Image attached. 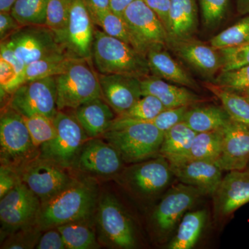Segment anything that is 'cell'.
I'll return each instance as SVG.
<instances>
[{
	"mask_svg": "<svg viewBox=\"0 0 249 249\" xmlns=\"http://www.w3.org/2000/svg\"><path fill=\"white\" fill-rule=\"evenodd\" d=\"M98 186L92 178L77 179L56 196L41 203L36 224L42 231L87 221L97 208Z\"/></svg>",
	"mask_w": 249,
	"mask_h": 249,
	"instance_id": "obj_1",
	"label": "cell"
},
{
	"mask_svg": "<svg viewBox=\"0 0 249 249\" xmlns=\"http://www.w3.org/2000/svg\"><path fill=\"white\" fill-rule=\"evenodd\" d=\"M103 137L125 163H136L160 155L164 132L146 121L117 117Z\"/></svg>",
	"mask_w": 249,
	"mask_h": 249,
	"instance_id": "obj_2",
	"label": "cell"
},
{
	"mask_svg": "<svg viewBox=\"0 0 249 249\" xmlns=\"http://www.w3.org/2000/svg\"><path fill=\"white\" fill-rule=\"evenodd\" d=\"M91 59L98 73L142 78L150 72L147 57L124 41L95 29Z\"/></svg>",
	"mask_w": 249,
	"mask_h": 249,
	"instance_id": "obj_3",
	"label": "cell"
},
{
	"mask_svg": "<svg viewBox=\"0 0 249 249\" xmlns=\"http://www.w3.org/2000/svg\"><path fill=\"white\" fill-rule=\"evenodd\" d=\"M91 62L92 59L74 58L65 71L55 76L58 110H75L102 97L98 73Z\"/></svg>",
	"mask_w": 249,
	"mask_h": 249,
	"instance_id": "obj_4",
	"label": "cell"
},
{
	"mask_svg": "<svg viewBox=\"0 0 249 249\" xmlns=\"http://www.w3.org/2000/svg\"><path fill=\"white\" fill-rule=\"evenodd\" d=\"M173 177L169 161L160 155L124 168L115 179L134 197L148 201L166 189Z\"/></svg>",
	"mask_w": 249,
	"mask_h": 249,
	"instance_id": "obj_5",
	"label": "cell"
},
{
	"mask_svg": "<svg viewBox=\"0 0 249 249\" xmlns=\"http://www.w3.org/2000/svg\"><path fill=\"white\" fill-rule=\"evenodd\" d=\"M206 196L207 193L201 188L181 182L170 187L156 206L150 218L159 240L166 242L171 239L187 211Z\"/></svg>",
	"mask_w": 249,
	"mask_h": 249,
	"instance_id": "obj_6",
	"label": "cell"
},
{
	"mask_svg": "<svg viewBox=\"0 0 249 249\" xmlns=\"http://www.w3.org/2000/svg\"><path fill=\"white\" fill-rule=\"evenodd\" d=\"M56 136L39 148V156L70 169L73 168L82 147L89 139L76 116L58 110L53 118Z\"/></svg>",
	"mask_w": 249,
	"mask_h": 249,
	"instance_id": "obj_7",
	"label": "cell"
},
{
	"mask_svg": "<svg viewBox=\"0 0 249 249\" xmlns=\"http://www.w3.org/2000/svg\"><path fill=\"white\" fill-rule=\"evenodd\" d=\"M0 152L1 164L18 168L39 155L24 117L9 106L1 113Z\"/></svg>",
	"mask_w": 249,
	"mask_h": 249,
	"instance_id": "obj_8",
	"label": "cell"
},
{
	"mask_svg": "<svg viewBox=\"0 0 249 249\" xmlns=\"http://www.w3.org/2000/svg\"><path fill=\"white\" fill-rule=\"evenodd\" d=\"M123 17L130 32L132 47L145 56L152 49L168 45V31L143 0H134L124 10Z\"/></svg>",
	"mask_w": 249,
	"mask_h": 249,
	"instance_id": "obj_9",
	"label": "cell"
},
{
	"mask_svg": "<svg viewBox=\"0 0 249 249\" xmlns=\"http://www.w3.org/2000/svg\"><path fill=\"white\" fill-rule=\"evenodd\" d=\"M97 208L98 225L103 242L114 248H136L133 223L116 196L108 193L102 195Z\"/></svg>",
	"mask_w": 249,
	"mask_h": 249,
	"instance_id": "obj_10",
	"label": "cell"
},
{
	"mask_svg": "<svg viewBox=\"0 0 249 249\" xmlns=\"http://www.w3.org/2000/svg\"><path fill=\"white\" fill-rule=\"evenodd\" d=\"M18 169L23 182L38 196L41 203L56 196L76 180L67 168L39 155Z\"/></svg>",
	"mask_w": 249,
	"mask_h": 249,
	"instance_id": "obj_11",
	"label": "cell"
},
{
	"mask_svg": "<svg viewBox=\"0 0 249 249\" xmlns=\"http://www.w3.org/2000/svg\"><path fill=\"white\" fill-rule=\"evenodd\" d=\"M40 206L38 196L23 181L1 198V239L4 240L10 234L36 224Z\"/></svg>",
	"mask_w": 249,
	"mask_h": 249,
	"instance_id": "obj_12",
	"label": "cell"
},
{
	"mask_svg": "<svg viewBox=\"0 0 249 249\" xmlns=\"http://www.w3.org/2000/svg\"><path fill=\"white\" fill-rule=\"evenodd\" d=\"M8 106L24 117L40 114L53 119L58 111L55 77L23 83L11 95Z\"/></svg>",
	"mask_w": 249,
	"mask_h": 249,
	"instance_id": "obj_13",
	"label": "cell"
},
{
	"mask_svg": "<svg viewBox=\"0 0 249 249\" xmlns=\"http://www.w3.org/2000/svg\"><path fill=\"white\" fill-rule=\"evenodd\" d=\"M4 42L26 65L59 52H65L53 31L46 25L22 26Z\"/></svg>",
	"mask_w": 249,
	"mask_h": 249,
	"instance_id": "obj_14",
	"label": "cell"
},
{
	"mask_svg": "<svg viewBox=\"0 0 249 249\" xmlns=\"http://www.w3.org/2000/svg\"><path fill=\"white\" fill-rule=\"evenodd\" d=\"M95 24L83 0H69L68 22L62 45L73 58L91 59Z\"/></svg>",
	"mask_w": 249,
	"mask_h": 249,
	"instance_id": "obj_15",
	"label": "cell"
},
{
	"mask_svg": "<svg viewBox=\"0 0 249 249\" xmlns=\"http://www.w3.org/2000/svg\"><path fill=\"white\" fill-rule=\"evenodd\" d=\"M124 163L115 147L97 137L85 142L72 169L91 177L113 178L124 170Z\"/></svg>",
	"mask_w": 249,
	"mask_h": 249,
	"instance_id": "obj_16",
	"label": "cell"
},
{
	"mask_svg": "<svg viewBox=\"0 0 249 249\" xmlns=\"http://www.w3.org/2000/svg\"><path fill=\"white\" fill-rule=\"evenodd\" d=\"M211 196L213 220L219 225L249 203V168L229 172Z\"/></svg>",
	"mask_w": 249,
	"mask_h": 249,
	"instance_id": "obj_17",
	"label": "cell"
},
{
	"mask_svg": "<svg viewBox=\"0 0 249 249\" xmlns=\"http://www.w3.org/2000/svg\"><path fill=\"white\" fill-rule=\"evenodd\" d=\"M102 97L120 116L142 96L141 78L124 74L98 73Z\"/></svg>",
	"mask_w": 249,
	"mask_h": 249,
	"instance_id": "obj_18",
	"label": "cell"
},
{
	"mask_svg": "<svg viewBox=\"0 0 249 249\" xmlns=\"http://www.w3.org/2000/svg\"><path fill=\"white\" fill-rule=\"evenodd\" d=\"M214 163L223 171L247 168L249 163V127L231 119L224 127L222 151Z\"/></svg>",
	"mask_w": 249,
	"mask_h": 249,
	"instance_id": "obj_19",
	"label": "cell"
},
{
	"mask_svg": "<svg viewBox=\"0 0 249 249\" xmlns=\"http://www.w3.org/2000/svg\"><path fill=\"white\" fill-rule=\"evenodd\" d=\"M168 45L171 46L180 58L202 76L212 78L222 69L220 53L211 45L192 38L169 40Z\"/></svg>",
	"mask_w": 249,
	"mask_h": 249,
	"instance_id": "obj_20",
	"label": "cell"
},
{
	"mask_svg": "<svg viewBox=\"0 0 249 249\" xmlns=\"http://www.w3.org/2000/svg\"><path fill=\"white\" fill-rule=\"evenodd\" d=\"M170 168L181 183L197 187L212 196L222 181L223 170L213 162L195 160L170 163Z\"/></svg>",
	"mask_w": 249,
	"mask_h": 249,
	"instance_id": "obj_21",
	"label": "cell"
},
{
	"mask_svg": "<svg viewBox=\"0 0 249 249\" xmlns=\"http://www.w3.org/2000/svg\"><path fill=\"white\" fill-rule=\"evenodd\" d=\"M142 96L152 95L160 100L166 109L181 107H191L201 102L197 95L182 87L167 83L162 78L147 76L141 78Z\"/></svg>",
	"mask_w": 249,
	"mask_h": 249,
	"instance_id": "obj_22",
	"label": "cell"
},
{
	"mask_svg": "<svg viewBox=\"0 0 249 249\" xmlns=\"http://www.w3.org/2000/svg\"><path fill=\"white\" fill-rule=\"evenodd\" d=\"M114 111L103 97H100L80 106L75 109L74 115L88 137L92 139L109 130L116 119Z\"/></svg>",
	"mask_w": 249,
	"mask_h": 249,
	"instance_id": "obj_23",
	"label": "cell"
},
{
	"mask_svg": "<svg viewBox=\"0 0 249 249\" xmlns=\"http://www.w3.org/2000/svg\"><path fill=\"white\" fill-rule=\"evenodd\" d=\"M197 25L196 0H171L169 23L167 29L169 40L192 38Z\"/></svg>",
	"mask_w": 249,
	"mask_h": 249,
	"instance_id": "obj_24",
	"label": "cell"
},
{
	"mask_svg": "<svg viewBox=\"0 0 249 249\" xmlns=\"http://www.w3.org/2000/svg\"><path fill=\"white\" fill-rule=\"evenodd\" d=\"M146 57L154 76L191 89H198L196 82L164 48L152 49Z\"/></svg>",
	"mask_w": 249,
	"mask_h": 249,
	"instance_id": "obj_25",
	"label": "cell"
},
{
	"mask_svg": "<svg viewBox=\"0 0 249 249\" xmlns=\"http://www.w3.org/2000/svg\"><path fill=\"white\" fill-rule=\"evenodd\" d=\"M208 212L206 209L186 212L178 224L167 248L169 249H191L200 238L206 227Z\"/></svg>",
	"mask_w": 249,
	"mask_h": 249,
	"instance_id": "obj_26",
	"label": "cell"
},
{
	"mask_svg": "<svg viewBox=\"0 0 249 249\" xmlns=\"http://www.w3.org/2000/svg\"><path fill=\"white\" fill-rule=\"evenodd\" d=\"M27 65L20 60L13 49L4 42L0 46V89L1 99L11 96L22 85L24 71Z\"/></svg>",
	"mask_w": 249,
	"mask_h": 249,
	"instance_id": "obj_27",
	"label": "cell"
},
{
	"mask_svg": "<svg viewBox=\"0 0 249 249\" xmlns=\"http://www.w3.org/2000/svg\"><path fill=\"white\" fill-rule=\"evenodd\" d=\"M231 119L223 106H208L190 107L183 121L196 133H200L224 128Z\"/></svg>",
	"mask_w": 249,
	"mask_h": 249,
	"instance_id": "obj_28",
	"label": "cell"
},
{
	"mask_svg": "<svg viewBox=\"0 0 249 249\" xmlns=\"http://www.w3.org/2000/svg\"><path fill=\"white\" fill-rule=\"evenodd\" d=\"M224 137V127L197 133L184 156L179 160L170 163L195 160H207L214 163L222 151Z\"/></svg>",
	"mask_w": 249,
	"mask_h": 249,
	"instance_id": "obj_29",
	"label": "cell"
},
{
	"mask_svg": "<svg viewBox=\"0 0 249 249\" xmlns=\"http://www.w3.org/2000/svg\"><path fill=\"white\" fill-rule=\"evenodd\" d=\"M196 134L186 123H178L164 132L160 155L170 163L179 160L189 150Z\"/></svg>",
	"mask_w": 249,
	"mask_h": 249,
	"instance_id": "obj_30",
	"label": "cell"
},
{
	"mask_svg": "<svg viewBox=\"0 0 249 249\" xmlns=\"http://www.w3.org/2000/svg\"><path fill=\"white\" fill-rule=\"evenodd\" d=\"M73 58L66 52H59L31 62L24 70L23 83L58 76L66 70Z\"/></svg>",
	"mask_w": 249,
	"mask_h": 249,
	"instance_id": "obj_31",
	"label": "cell"
},
{
	"mask_svg": "<svg viewBox=\"0 0 249 249\" xmlns=\"http://www.w3.org/2000/svg\"><path fill=\"white\" fill-rule=\"evenodd\" d=\"M56 229L61 233L67 249L98 248L96 234L86 221L68 223Z\"/></svg>",
	"mask_w": 249,
	"mask_h": 249,
	"instance_id": "obj_32",
	"label": "cell"
},
{
	"mask_svg": "<svg viewBox=\"0 0 249 249\" xmlns=\"http://www.w3.org/2000/svg\"><path fill=\"white\" fill-rule=\"evenodd\" d=\"M208 89L221 101L232 119L249 127V103L238 93L224 89L214 83L206 85Z\"/></svg>",
	"mask_w": 249,
	"mask_h": 249,
	"instance_id": "obj_33",
	"label": "cell"
},
{
	"mask_svg": "<svg viewBox=\"0 0 249 249\" xmlns=\"http://www.w3.org/2000/svg\"><path fill=\"white\" fill-rule=\"evenodd\" d=\"M49 0H17L11 14L21 26L45 25Z\"/></svg>",
	"mask_w": 249,
	"mask_h": 249,
	"instance_id": "obj_34",
	"label": "cell"
},
{
	"mask_svg": "<svg viewBox=\"0 0 249 249\" xmlns=\"http://www.w3.org/2000/svg\"><path fill=\"white\" fill-rule=\"evenodd\" d=\"M210 43L217 50L249 43V16L214 36Z\"/></svg>",
	"mask_w": 249,
	"mask_h": 249,
	"instance_id": "obj_35",
	"label": "cell"
},
{
	"mask_svg": "<svg viewBox=\"0 0 249 249\" xmlns=\"http://www.w3.org/2000/svg\"><path fill=\"white\" fill-rule=\"evenodd\" d=\"M92 19L95 25L101 28L103 32L132 46L130 32L123 16L109 10L102 14L96 15Z\"/></svg>",
	"mask_w": 249,
	"mask_h": 249,
	"instance_id": "obj_36",
	"label": "cell"
},
{
	"mask_svg": "<svg viewBox=\"0 0 249 249\" xmlns=\"http://www.w3.org/2000/svg\"><path fill=\"white\" fill-rule=\"evenodd\" d=\"M68 18L69 0H49L46 11L45 25L55 34L61 45Z\"/></svg>",
	"mask_w": 249,
	"mask_h": 249,
	"instance_id": "obj_37",
	"label": "cell"
},
{
	"mask_svg": "<svg viewBox=\"0 0 249 249\" xmlns=\"http://www.w3.org/2000/svg\"><path fill=\"white\" fill-rule=\"evenodd\" d=\"M23 117L32 142L38 150L43 144L55 138L57 132L53 119L40 114Z\"/></svg>",
	"mask_w": 249,
	"mask_h": 249,
	"instance_id": "obj_38",
	"label": "cell"
},
{
	"mask_svg": "<svg viewBox=\"0 0 249 249\" xmlns=\"http://www.w3.org/2000/svg\"><path fill=\"white\" fill-rule=\"evenodd\" d=\"M166 109L159 98L152 95L142 96L130 109L118 117L132 120L150 121Z\"/></svg>",
	"mask_w": 249,
	"mask_h": 249,
	"instance_id": "obj_39",
	"label": "cell"
},
{
	"mask_svg": "<svg viewBox=\"0 0 249 249\" xmlns=\"http://www.w3.org/2000/svg\"><path fill=\"white\" fill-rule=\"evenodd\" d=\"M43 231L37 224L23 228L1 240V249H30L36 248Z\"/></svg>",
	"mask_w": 249,
	"mask_h": 249,
	"instance_id": "obj_40",
	"label": "cell"
},
{
	"mask_svg": "<svg viewBox=\"0 0 249 249\" xmlns=\"http://www.w3.org/2000/svg\"><path fill=\"white\" fill-rule=\"evenodd\" d=\"M222 57L221 72L239 70L249 65V43L219 49Z\"/></svg>",
	"mask_w": 249,
	"mask_h": 249,
	"instance_id": "obj_41",
	"label": "cell"
},
{
	"mask_svg": "<svg viewBox=\"0 0 249 249\" xmlns=\"http://www.w3.org/2000/svg\"><path fill=\"white\" fill-rule=\"evenodd\" d=\"M214 84L235 92L247 89L249 88V65L233 71L220 72Z\"/></svg>",
	"mask_w": 249,
	"mask_h": 249,
	"instance_id": "obj_42",
	"label": "cell"
},
{
	"mask_svg": "<svg viewBox=\"0 0 249 249\" xmlns=\"http://www.w3.org/2000/svg\"><path fill=\"white\" fill-rule=\"evenodd\" d=\"M229 0H199L203 23L206 27H214L224 19Z\"/></svg>",
	"mask_w": 249,
	"mask_h": 249,
	"instance_id": "obj_43",
	"label": "cell"
},
{
	"mask_svg": "<svg viewBox=\"0 0 249 249\" xmlns=\"http://www.w3.org/2000/svg\"><path fill=\"white\" fill-rule=\"evenodd\" d=\"M192 107V106H191ZM191 107H181L166 109L160 112L158 116L151 121H146L150 123L160 129L162 132H165L178 123L182 122L185 114Z\"/></svg>",
	"mask_w": 249,
	"mask_h": 249,
	"instance_id": "obj_44",
	"label": "cell"
},
{
	"mask_svg": "<svg viewBox=\"0 0 249 249\" xmlns=\"http://www.w3.org/2000/svg\"><path fill=\"white\" fill-rule=\"evenodd\" d=\"M22 182L19 169L11 165L0 167V199Z\"/></svg>",
	"mask_w": 249,
	"mask_h": 249,
	"instance_id": "obj_45",
	"label": "cell"
},
{
	"mask_svg": "<svg viewBox=\"0 0 249 249\" xmlns=\"http://www.w3.org/2000/svg\"><path fill=\"white\" fill-rule=\"evenodd\" d=\"M42 234L36 246L37 249H67L60 231L56 229H48Z\"/></svg>",
	"mask_w": 249,
	"mask_h": 249,
	"instance_id": "obj_46",
	"label": "cell"
},
{
	"mask_svg": "<svg viewBox=\"0 0 249 249\" xmlns=\"http://www.w3.org/2000/svg\"><path fill=\"white\" fill-rule=\"evenodd\" d=\"M168 29L171 0H143Z\"/></svg>",
	"mask_w": 249,
	"mask_h": 249,
	"instance_id": "obj_47",
	"label": "cell"
},
{
	"mask_svg": "<svg viewBox=\"0 0 249 249\" xmlns=\"http://www.w3.org/2000/svg\"><path fill=\"white\" fill-rule=\"evenodd\" d=\"M22 27L11 12H0V40H4Z\"/></svg>",
	"mask_w": 249,
	"mask_h": 249,
	"instance_id": "obj_48",
	"label": "cell"
},
{
	"mask_svg": "<svg viewBox=\"0 0 249 249\" xmlns=\"http://www.w3.org/2000/svg\"><path fill=\"white\" fill-rule=\"evenodd\" d=\"M91 17L111 10L110 0H83Z\"/></svg>",
	"mask_w": 249,
	"mask_h": 249,
	"instance_id": "obj_49",
	"label": "cell"
},
{
	"mask_svg": "<svg viewBox=\"0 0 249 249\" xmlns=\"http://www.w3.org/2000/svg\"><path fill=\"white\" fill-rule=\"evenodd\" d=\"M134 1V0H110L111 10L115 14L123 16L124 10Z\"/></svg>",
	"mask_w": 249,
	"mask_h": 249,
	"instance_id": "obj_50",
	"label": "cell"
},
{
	"mask_svg": "<svg viewBox=\"0 0 249 249\" xmlns=\"http://www.w3.org/2000/svg\"><path fill=\"white\" fill-rule=\"evenodd\" d=\"M17 0H0V12H11Z\"/></svg>",
	"mask_w": 249,
	"mask_h": 249,
	"instance_id": "obj_51",
	"label": "cell"
},
{
	"mask_svg": "<svg viewBox=\"0 0 249 249\" xmlns=\"http://www.w3.org/2000/svg\"><path fill=\"white\" fill-rule=\"evenodd\" d=\"M237 4L240 13L249 12V0H237Z\"/></svg>",
	"mask_w": 249,
	"mask_h": 249,
	"instance_id": "obj_52",
	"label": "cell"
},
{
	"mask_svg": "<svg viewBox=\"0 0 249 249\" xmlns=\"http://www.w3.org/2000/svg\"><path fill=\"white\" fill-rule=\"evenodd\" d=\"M237 93H238L239 94H240L242 97L245 98V99L247 100V101L249 103V88H247V89L242 90V91H240V92Z\"/></svg>",
	"mask_w": 249,
	"mask_h": 249,
	"instance_id": "obj_53",
	"label": "cell"
},
{
	"mask_svg": "<svg viewBox=\"0 0 249 249\" xmlns=\"http://www.w3.org/2000/svg\"><path fill=\"white\" fill-rule=\"evenodd\" d=\"M248 168H249V167H248Z\"/></svg>",
	"mask_w": 249,
	"mask_h": 249,
	"instance_id": "obj_54",
	"label": "cell"
}]
</instances>
